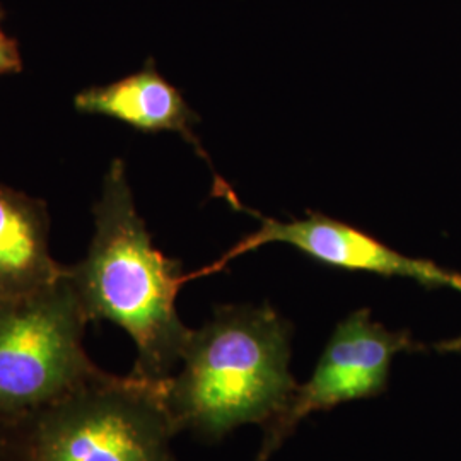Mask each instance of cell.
I'll list each match as a JSON object with an SVG mask.
<instances>
[{"instance_id": "6da1fadb", "label": "cell", "mask_w": 461, "mask_h": 461, "mask_svg": "<svg viewBox=\"0 0 461 461\" xmlns=\"http://www.w3.org/2000/svg\"><path fill=\"white\" fill-rule=\"evenodd\" d=\"M95 226L86 258L67 267L84 312L89 321L108 320L131 335L137 347L133 376L165 383L194 331L176 312L178 293L192 274L154 247L122 159L104 176Z\"/></svg>"}, {"instance_id": "7a4b0ae2", "label": "cell", "mask_w": 461, "mask_h": 461, "mask_svg": "<svg viewBox=\"0 0 461 461\" xmlns=\"http://www.w3.org/2000/svg\"><path fill=\"white\" fill-rule=\"evenodd\" d=\"M291 325L274 308L222 306L194 330L182 369L166 383L176 432L219 439L243 424L270 422L296 392Z\"/></svg>"}, {"instance_id": "3957f363", "label": "cell", "mask_w": 461, "mask_h": 461, "mask_svg": "<svg viewBox=\"0 0 461 461\" xmlns=\"http://www.w3.org/2000/svg\"><path fill=\"white\" fill-rule=\"evenodd\" d=\"M166 383L103 373L0 436L9 461H176Z\"/></svg>"}, {"instance_id": "277c9868", "label": "cell", "mask_w": 461, "mask_h": 461, "mask_svg": "<svg viewBox=\"0 0 461 461\" xmlns=\"http://www.w3.org/2000/svg\"><path fill=\"white\" fill-rule=\"evenodd\" d=\"M89 318L68 277L0 297V436L104 371L84 348Z\"/></svg>"}, {"instance_id": "5b68a950", "label": "cell", "mask_w": 461, "mask_h": 461, "mask_svg": "<svg viewBox=\"0 0 461 461\" xmlns=\"http://www.w3.org/2000/svg\"><path fill=\"white\" fill-rule=\"evenodd\" d=\"M407 331H390L371 318L367 308L348 314L333 331L313 376L285 407L265 424V439L257 461H267L308 415L340 403L376 396L386 388L393 357L415 350Z\"/></svg>"}, {"instance_id": "8992f818", "label": "cell", "mask_w": 461, "mask_h": 461, "mask_svg": "<svg viewBox=\"0 0 461 461\" xmlns=\"http://www.w3.org/2000/svg\"><path fill=\"white\" fill-rule=\"evenodd\" d=\"M268 243L297 248L318 264L350 272H369L384 277L412 279L424 287L461 291V274L430 260L402 255L375 236L333 217L308 212L306 219L282 222L260 217V228L245 236L215 264L195 272V279L224 270L234 258Z\"/></svg>"}, {"instance_id": "52a82bcc", "label": "cell", "mask_w": 461, "mask_h": 461, "mask_svg": "<svg viewBox=\"0 0 461 461\" xmlns=\"http://www.w3.org/2000/svg\"><path fill=\"white\" fill-rule=\"evenodd\" d=\"M74 104L83 113L110 116L140 132L178 133L186 144L195 149L203 161L211 165L209 154L194 131V125L198 123L200 118L188 106L180 89L166 81L150 59L139 72L116 83L84 89L74 98ZM214 188L219 197L226 198L232 207L243 211V205L230 190V185L215 171Z\"/></svg>"}, {"instance_id": "ba28073f", "label": "cell", "mask_w": 461, "mask_h": 461, "mask_svg": "<svg viewBox=\"0 0 461 461\" xmlns=\"http://www.w3.org/2000/svg\"><path fill=\"white\" fill-rule=\"evenodd\" d=\"M45 202L0 183V297L21 296L66 272L50 253Z\"/></svg>"}, {"instance_id": "9c48e42d", "label": "cell", "mask_w": 461, "mask_h": 461, "mask_svg": "<svg viewBox=\"0 0 461 461\" xmlns=\"http://www.w3.org/2000/svg\"><path fill=\"white\" fill-rule=\"evenodd\" d=\"M23 70V59L16 40L0 30V76Z\"/></svg>"}, {"instance_id": "30bf717a", "label": "cell", "mask_w": 461, "mask_h": 461, "mask_svg": "<svg viewBox=\"0 0 461 461\" xmlns=\"http://www.w3.org/2000/svg\"><path fill=\"white\" fill-rule=\"evenodd\" d=\"M436 348H438V350H441V352H460L461 335L460 337H455V339H449V340H445V342L438 344Z\"/></svg>"}, {"instance_id": "8fae6325", "label": "cell", "mask_w": 461, "mask_h": 461, "mask_svg": "<svg viewBox=\"0 0 461 461\" xmlns=\"http://www.w3.org/2000/svg\"><path fill=\"white\" fill-rule=\"evenodd\" d=\"M0 461H9V458L4 455V451L0 449Z\"/></svg>"}, {"instance_id": "7c38bea8", "label": "cell", "mask_w": 461, "mask_h": 461, "mask_svg": "<svg viewBox=\"0 0 461 461\" xmlns=\"http://www.w3.org/2000/svg\"><path fill=\"white\" fill-rule=\"evenodd\" d=\"M2 19H4V9L0 7V23H2Z\"/></svg>"}]
</instances>
